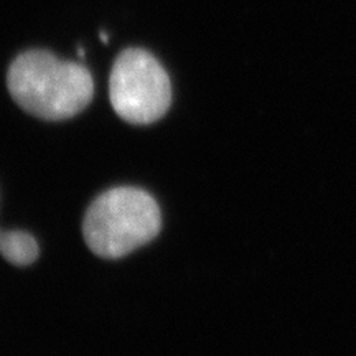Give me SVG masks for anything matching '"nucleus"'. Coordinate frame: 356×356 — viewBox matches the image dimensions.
Instances as JSON below:
<instances>
[{"label":"nucleus","mask_w":356,"mask_h":356,"mask_svg":"<svg viewBox=\"0 0 356 356\" xmlns=\"http://www.w3.org/2000/svg\"><path fill=\"white\" fill-rule=\"evenodd\" d=\"M7 86L22 109L44 121L73 118L95 96V81L88 68L43 50L17 56L8 68Z\"/></svg>","instance_id":"1"},{"label":"nucleus","mask_w":356,"mask_h":356,"mask_svg":"<svg viewBox=\"0 0 356 356\" xmlns=\"http://www.w3.org/2000/svg\"><path fill=\"white\" fill-rule=\"evenodd\" d=\"M160 226L159 204L147 191L118 186L89 204L83 220V236L96 256L119 259L152 241Z\"/></svg>","instance_id":"2"},{"label":"nucleus","mask_w":356,"mask_h":356,"mask_svg":"<svg viewBox=\"0 0 356 356\" xmlns=\"http://www.w3.org/2000/svg\"><path fill=\"white\" fill-rule=\"evenodd\" d=\"M109 97L124 121L136 126L152 124L162 119L172 104L170 78L152 53L129 48L114 61Z\"/></svg>","instance_id":"3"},{"label":"nucleus","mask_w":356,"mask_h":356,"mask_svg":"<svg viewBox=\"0 0 356 356\" xmlns=\"http://www.w3.org/2000/svg\"><path fill=\"white\" fill-rule=\"evenodd\" d=\"M38 243L25 231L0 229V254L15 266H29L38 257Z\"/></svg>","instance_id":"4"}]
</instances>
